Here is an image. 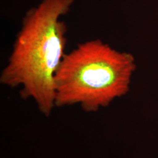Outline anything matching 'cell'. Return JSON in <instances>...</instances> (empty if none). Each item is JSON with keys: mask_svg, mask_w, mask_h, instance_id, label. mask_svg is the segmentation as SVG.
Segmentation results:
<instances>
[{"mask_svg": "<svg viewBox=\"0 0 158 158\" xmlns=\"http://www.w3.org/2000/svg\"><path fill=\"white\" fill-rule=\"evenodd\" d=\"M74 0H43L27 12L17 34L0 83L21 88L20 96L32 99L49 116L55 106L54 78L66 52L67 26L61 17Z\"/></svg>", "mask_w": 158, "mask_h": 158, "instance_id": "obj_1", "label": "cell"}, {"mask_svg": "<svg viewBox=\"0 0 158 158\" xmlns=\"http://www.w3.org/2000/svg\"><path fill=\"white\" fill-rule=\"evenodd\" d=\"M135 68L131 54L101 40L78 44L65 54L55 74V106L79 105L85 112H97L129 91Z\"/></svg>", "mask_w": 158, "mask_h": 158, "instance_id": "obj_2", "label": "cell"}]
</instances>
